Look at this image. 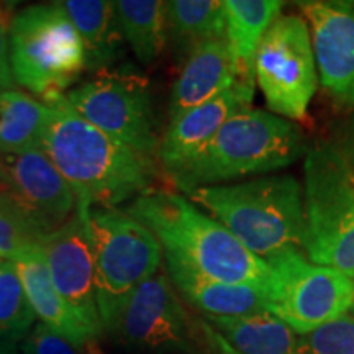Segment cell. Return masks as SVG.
I'll return each mask as SVG.
<instances>
[{
	"mask_svg": "<svg viewBox=\"0 0 354 354\" xmlns=\"http://www.w3.org/2000/svg\"><path fill=\"white\" fill-rule=\"evenodd\" d=\"M202 331H203V335H205V338L209 339L210 346L215 349L216 354H236L233 351V348L230 346V344L225 342V339L221 338V336L216 333V331L212 328V326L205 320L202 322Z\"/></svg>",
	"mask_w": 354,
	"mask_h": 354,
	"instance_id": "31",
	"label": "cell"
},
{
	"mask_svg": "<svg viewBox=\"0 0 354 354\" xmlns=\"http://www.w3.org/2000/svg\"><path fill=\"white\" fill-rule=\"evenodd\" d=\"M185 196L261 259L302 243L304 187L297 177L261 176L197 187Z\"/></svg>",
	"mask_w": 354,
	"mask_h": 354,
	"instance_id": "4",
	"label": "cell"
},
{
	"mask_svg": "<svg viewBox=\"0 0 354 354\" xmlns=\"http://www.w3.org/2000/svg\"><path fill=\"white\" fill-rule=\"evenodd\" d=\"M12 17L10 7L0 3V92L13 91L17 87L8 57V26Z\"/></svg>",
	"mask_w": 354,
	"mask_h": 354,
	"instance_id": "29",
	"label": "cell"
},
{
	"mask_svg": "<svg viewBox=\"0 0 354 354\" xmlns=\"http://www.w3.org/2000/svg\"><path fill=\"white\" fill-rule=\"evenodd\" d=\"M166 44L179 61L210 39L225 38V3L220 0L165 2Z\"/></svg>",
	"mask_w": 354,
	"mask_h": 354,
	"instance_id": "22",
	"label": "cell"
},
{
	"mask_svg": "<svg viewBox=\"0 0 354 354\" xmlns=\"http://www.w3.org/2000/svg\"><path fill=\"white\" fill-rule=\"evenodd\" d=\"M236 82L227 39L216 38L201 44L184 61L179 76L172 84L167 112L169 120L212 100Z\"/></svg>",
	"mask_w": 354,
	"mask_h": 354,
	"instance_id": "16",
	"label": "cell"
},
{
	"mask_svg": "<svg viewBox=\"0 0 354 354\" xmlns=\"http://www.w3.org/2000/svg\"><path fill=\"white\" fill-rule=\"evenodd\" d=\"M68 107L113 140L158 159L161 138L156 131L149 82L133 66L94 73L64 94Z\"/></svg>",
	"mask_w": 354,
	"mask_h": 354,
	"instance_id": "9",
	"label": "cell"
},
{
	"mask_svg": "<svg viewBox=\"0 0 354 354\" xmlns=\"http://www.w3.org/2000/svg\"><path fill=\"white\" fill-rule=\"evenodd\" d=\"M35 318L15 263L0 261V342L20 343L35 326Z\"/></svg>",
	"mask_w": 354,
	"mask_h": 354,
	"instance_id": "25",
	"label": "cell"
},
{
	"mask_svg": "<svg viewBox=\"0 0 354 354\" xmlns=\"http://www.w3.org/2000/svg\"><path fill=\"white\" fill-rule=\"evenodd\" d=\"M123 39L141 64L151 66L166 48L165 2L161 0H113Z\"/></svg>",
	"mask_w": 354,
	"mask_h": 354,
	"instance_id": "23",
	"label": "cell"
},
{
	"mask_svg": "<svg viewBox=\"0 0 354 354\" xmlns=\"http://www.w3.org/2000/svg\"><path fill=\"white\" fill-rule=\"evenodd\" d=\"M299 354H354L353 313L299 336Z\"/></svg>",
	"mask_w": 354,
	"mask_h": 354,
	"instance_id": "27",
	"label": "cell"
},
{
	"mask_svg": "<svg viewBox=\"0 0 354 354\" xmlns=\"http://www.w3.org/2000/svg\"><path fill=\"white\" fill-rule=\"evenodd\" d=\"M307 21L318 84L338 110L354 113V0L297 2Z\"/></svg>",
	"mask_w": 354,
	"mask_h": 354,
	"instance_id": "11",
	"label": "cell"
},
{
	"mask_svg": "<svg viewBox=\"0 0 354 354\" xmlns=\"http://www.w3.org/2000/svg\"><path fill=\"white\" fill-rule=\"evenodd\" d=\"M349 313H353V315H354V307L351 308V312H349Z\"/></svg>",
	"mask_w": 354,
	"mask_h": 354,
	"instance_id": "34",
	"label": "cell"
},
{
	"mask_svg": "<svg viewBox=\"0 0 354 354\" xmlns=\"http://www.w3.org/2000/svg\"><path fill=\"white\" fill-rule=\"evenodd\" d=\"M0 354H21L17 344L8 342H0Z\"/></svg>",
	"mask_w": 354,
	"mask_h": 354,
	"instance_id": "32",
	"label": "cell"
},
{
	"mask_svg": "<svg viewBox=\"0 0 354 354\" xmlns=\"http://www.w3.org/2000/svg\"><path fill=\"white\" fill-rule=\"evenodd\" d=\"M73 21L86 53V69L99 73L112 68L123 55V35L113 2L109 0H66L59 2Z\"/></svg>",
	"mask_w": 354,
	"mask_h": 354,
	"instance_id": "20",
	"label": "cell"
},
{
	"mask_svg": "<svg viewBox=\"0 0 354 354\" xmlns=\"http://www.w3.org/2000/svg\"><path fill=\"white\" fill-rule=\"evenodd\" d=\"M39 148L51 159L87 209H115L156 189L158 159L135 151L84 120L66 104L51 100Z\"/></svg>",
	"mask_w": 354,
	"mask_h": 354,
	"instance_id": "1",
	"label": "cell"
},
{
	"mask_svg": "<svg viewBox=\"0 0 354 354\" xmlns=\"http://www.w3.org/2000/svg\"><path fill=\"white\" fill-rule=\"evenodd\" d=\"M15 266L39 323L63 336L77 349L88 346L99 338L100 335L95 333L56 290L44 263L41 246L15 261Z\"/></svg>",
	"mask_w": 354,
	"mask_h": 354,
	"instance_id": "17",
	"label": "cell"
},
{
	"mask_svg": "<svg viewBox=\"0 0 354 354\" xmlns=\"http://www.w3.org/2000/svg\"><path fill=\"white\" fill-rule=\"evenodd\" d=\"M87 207L77 205L76 215L55 232L43 234L41 253L51 281L74 312L102 335L95 300L94 251L87 227Z\"/></svg>",
	"mask_w": 354,
	"mask_h": 354,
	"instance_id": "14",
	"label": "cell"
},
{
	"mask_svg": "<svg viewBox=\"0 0 354 354\" xmlns=\"http://www.w3.org/2000/svg\"><path fill=\"white\" fill-rule=\"evenodd\" d=\"M87 227L94 251L97 308L102 328L112 333L133 292L159 272L162 250L151 230L123 210L92 207Z\"/></svg>",
	"mask_w": 354,
	"mask_h": 354,
	"instance_id": "7",
	"label": "cell"
},
{
	"mask_svg": "<svg viewBox=\"0 0 354 354\" xmlns=\"http://www.w3.org/2000/svg\"><path fill=\"white\" fill-rule=\"evenodd\" d=\"M19 349L21 354H79L76 346L43 323H35L30 333L20 342Z\"/></svg>",
	"mask_w": 354,
	"mask_h": 354,
	"instance_id": "28",
	"label": "cell"
},
{
	"mask_svg": "<svg viewBox=\"0 0 354 354\" xmlns=\"http://www.w3.org/2000/svg\"><path fill=\"white\" fill-rule=\"evenodd\" d=\"M123 212L151 230L165 263L179 264L212 281L250 286L268 295V263L179 192L154 189L131 201Z\"/></svg>",
	"mask_w": 354,
	"mask_h": 354,
	"instance_id": "2",
	"label": "cell"
},
{
	"mask_svg": "<svg viewBox=\"0 0 354 354\" xmlns=\"http://www.w3.org/2000/svg\"><path fill=\"white\" fill-rule=\"evenodd\" d=\"M271 271L268 312L302 336L346 315L354 307V279L312 263L297 246L266 259Z\"/></svg>",
	"mask_w": 354,
	"mask_h": 354,
	"instance_id": "8",
	"label": "cell"
},
{
	"mask_svg": "<svg viewBox=\"0 0 354 354\" xmlns=\"http://www.w3.org/2000/svg\"><path fill=\"white\" fill-rule=\"evenodd\" d=\"M328 141L342 153L344 161L354 172V113L336 123Z\"/></svg>",
	"mask_w": 354,
	"mask_h": 354,
	"instance_id": "30",
	"label": "cell"
},
{
	"mask_svg": "<svg viewBox=\"0 0 354 354\" xmlns=\"http://www.w3.org/2000/svg\"><path fill=\"white\" fill-rule=\"evenodd\" d=\"M112 333L141 349L190 351L196 330L166 272L154 274L127 300Z\"/></svg>",
	"mask_w": 354,
	"mask_h": 354,
	"instance_id": "12",
	"label": "cell"
},
{
	"mask_svg": "<svg viewBox=\"0 0 354 354\" xmlns=\"http://www.w3.org/2000/svg\"><path fill=\"white\" fill-rule=\"evenodd\" d=\"M8 57L15 84L44 105L64 95L86 71L82 41L59 2L25 7L12 17Z\"/></svg>",
	"mask_w": 354,
	"mask_h": 354,
	"instance_id": "6",
	"label": "cell"
},
{
	"mask_svg": "<svg viewBox=\"0 0 354 354\" xmlns=\"http://www.w3.org/2000/svg\"><path fill=\"white\" fill-rule=\"evenodd\" d=\"M254 81L269 112L302 122L318 87L315 55L302 15H279L261 41L254 59Z\"/></svg>",
	"mask_w": 354,
	"mask_h": 354,
	"instance_id": "10",
	"label": "cell"
},
{
	"mask_svg": "<svg viewBox=\"0 0 354 354\" xmlns=\"http://www.w3.org/2000/svg\"><path fill=\"white\" fill-rule=\"evenodd\" d=\"M43 233L30 223L7 194L0 196V261H19L39 248Z\"/></svg>",
	"mask_w": 354,
	"mask_h": 354,
	"instance_id": "26",
	"label": "cell"
},
{
	"mask_svg": "<svg viewBox=\"0 0 354 354\" xmlns=\"http://www.w3.org/2000/svg\"><path fill=\"white\" fill-rule=\"evenodd\" d=\"M308 145L299 123L248 107L232 115L196 156L166 177L172 187L189 194L284 169L305 156Z\"/></svg>",
	"mask_w": 354,
	"mask_h": 354,
	"instance_id": "3",
	"label": "cell"
},
{
	"mask_svg": "<svg viewBox=\"0 0 354 354\" xmlns=\"http://www.w3.org/2000/svg\"><path fill=\"white\" fill-rule=\"evenodd\" d=\"M3 194H7V185L2 179H0V196H3Z\"/></svg>",
	"mask_w": 354,
	"mask_h": 354,
	"instance_id": "33",
	"label": "cell"
},
{
	"mask_svg": "<svg viewBox=\"0 0 354 354\" xmlns=\"http://www.w3.org/2000/svg\"><path fill=\"white\" fill-rule=\"evenodd\" d=\"M302 187L300 250L312 263L354 279V172L328 140L308 145Z\"/></svg>",
	"mask_w": 354,
	"mask_h": 354,
	"instance_id": "5",
	"label": "cell"
},
{
	"mask_svg": "<svg viewBox=\"0 0 354 354\" xmlns=\"http://www.w3.org/2000/svg\"><path fill=\"white\" fill-rule=\"evenodd\" d=\"M236 354H299V336L268 310L243 317H205Z\"/></svg>",
	"mask_w": 354,
	"mask_h": 354,
	"instance_id": "21",
	"label": "cell"
},
{
	"mask_svg": "<svg viewBox=\"0 0 354 354\" xmlns=\"http://www.w3.org/2000/svg\"><path fill=\"white\" fill-rule=\"evenodd\" d=\"M0 179L7 196L39 233L55 232L76 215V194L39 146L0 154Z\"/></svg>",
	"mask_w": 354,
	"mask_h": 354,
	"instance_id": "13",
	"label": "cell"
},
{
	"mask_svg": "<svg viewBox=\"0 0 354 354\" xmlns=\"http://www.w3.org/2000/svg\"><path fill=\"white\" fill-rule=\"evenodd\" d=\"M172 286L187 302L205 317H243L268 310V295L250 286L225 284L166 263Z\"/></svg>",
	"mask_w": 354,
	"mask_h": 354,
	"instance_id": "18",
	"label": "cell"
},
{
	"mask_svg": "<svg viewBox=\"0 0 354 354\" xmlns=\"http://www.w3.org/2000/svg\"><path fill=\"white\" fill-rule=\"evenodd\" d=\"M254 87L253 82L238 81L212 100L169 120L158 149V162L165 176L196 156L232 115L251 107Z\"/></svg>",
	"mask_w": 354,
	"mask_h": 354,
	"instance_id": "15",
	"label": "cell"
},
{
	"mask_svg": "<svg viewBox=\"0 0 354 354\" xmlns=\"http://www.w3.org/2000/svg\"><path fill=\"white\" fill-rule=\"evenodd\" d=\"M225 39L238 81H254L256 53L272 21L281 15V0H225Z\"/></svg>",
	"mask_w": 354,
	"mask_h": 354,
	"instance_id": "19",
	"label": "cell"
},
{
	"mask_svg": "<svg viewBox=\"0 0 354 354\" xmlns=\"http://www.w3.org/2000/svg\"><path fill=\"white\" fill-rule=\"evenodd\" d=\"M51 109L17 91L0 92V154L38 148Z\"/></svg>",
	"mask_w": 354,
	"mask_h": 354,
	"instance_id": "24",
	"label": "cell"
}]
</instances>
